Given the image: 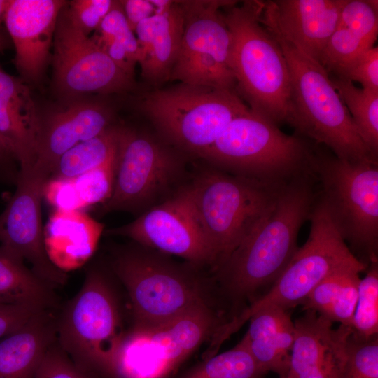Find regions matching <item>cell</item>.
Instances as JSON below:
<instances>
[{
  "label": "cell",
  "mask_w": 378,
  "mask_h": 378,
  "mask_svg": "<svg viewBox=\"0 0 378 378\" xmlns=\"http://www.w3.org/2000/svg\"><path fill=\"white\" fill-rule=\"evenodd\" d=\"M285 183L232 174L209 164L192 174L186 188L215 256L211 273L271 213Z\"/></svg>",
  "instance_id": "6"
},
{
  "label": "cell",
  "mask_w": 378,
  "mask_h": 378,
  "mask_svg": "<svg viewBox=\"0 0 378 378\" xmlns=\"http://www.w3.org/2000/svg\"><path fill=\"white\" fill-rule=\"evenodd\" d=\"M34 378H102L77 365L59 346L57 340L46 351Z\"/></svg>",
  "instance_id": "36"
},
{
  "label": "cell",
  "mask_w": 378,
  "mask_h": 378,
  "mask_svg": "<svg viewBox=\"0 0 378 378\" xmlns=\"http://www.w3.org/2000/svg\"><path fill=\"white\" fill-rule=\"evenodd\" d=\"M66 4L62 0H10L4 24L15 46V65L27 80L41 78Z\"/></svg>",
  "instance_id": "17"
},
{
  "label": "cell",
  "mask_w": 378,
  "mask_h": 378,
  "mask_svg": "<svg viewBox=\"0 0 378 378\" xmlns=\"http://www.w3.org/2000/svg\"><path fill=\"white\" fill-rule=\"evenodd\" d=\"M52 285L36 275L23 262L0 248V304L57 309Z\"/></svg>",
  "instance_id": "28"
},
{
  "label": "cell",
  "mask_w": 378,
  "mask_h": 378,
  "mask_svg": "<svg viewBox=\"0 0 378 378\" xmlns=\"http://www.w3.org/2000/svg\"><path fill=\"white\" fill-rule=\"evenodd\" d=\"M309 220V237L270 290L229 324L232 335L259 309L276 307L290 310L301 305L313 289L330 275L348 268L366 270L368 265L351 251L327 211L318 193Z\"/></svg>",
  "instance_id": "12"
},
{
  "label": "cell",
  "mask_w": 378,
  "mask_h": 378,
  "mask_svg": "<svg viewBox=\"0 0 378 378\" xmlns=\"http://www.w3.org/2000/svg\"><path fill=\"white\" fill-rule=\"evenodd\" d=\"M39 117L29 87L0 66V134L22 171L32 169L36 162Z\"/></svg>",
  "instance_id": "21"
},
{
  "label": "cell",
  "mask_w": 378,
  "mask_h": 378,
  "mask_svg": "<svg viewBox=\"0 0 378 378\" xmlns=\"http://www.w3.org/2000/svg\"><path fill=\"white\" fill-rule=\"evenodd\" d=\"M186 185L134 220L108 229L105 233L126 237L142 246L180 257L211 272L215 256Z\"/></svg>",
  "instance_id": "14"
},
{
  "label": "cell",
  "mask_w": 378,
  "mask_h": 378,
  "mask_svg": "<svg viewBox=\"0 0 378 378\" xmlns=\"http://www.w3.org/2000/svg\"><path fill=\"white\" fill-rule=\"evenodd\" d=\"M354 124L372 155L378 156V91L356 87L353 82L330 76Z\"/></svg>",
  "instance_id": "30"
},
{
  "label": "cell",
  "mask_w": 378,
  "mask_h": 378,
  "mask_svg": "<svg viewBox=\"0 0 378 378\" xmlns=\"http://www.w3.org/2000/svg\"><path fill=\"white\" fill-rule=\"evenodd\" d=\"M178 1L184 17V31L169 80L236 91L232 35L220 11L234 1Z\"/></svg>",
  "instance_id": "13"
},
{
  "label": "cell",
  "mask_w": 378,
  "mask_h": 378,
  "mask_svg": "<svg viewBox=\"0 0 378 378\" xmlns=\"http://www.w3.org/2000/svg\"><path fill=\"white\" fill-rule=\"evenodd\" d=\"M52 46L53 80L63 96L121 93L134 87L133 76L118 66L92 37L74 25L64 8L57 20Z\"/></svg>",
  "instance_id": "15"
},
{
  "label": "cell",
  "mask_w": 378,
  "mask_h": 378,
  "mask_svg": "<svg viewBox=\"0 0 378 378\" xmlns=\"http://www.w3.org/2000/svg\"><path fill=\"white\" fill-rule=\"evenodd\" d=\"M93 38L98 41H114L122 45L136 63L141 52L134 31L130 27L120 1H114L112 8L102 20Z\"/></svg>",
  "instance_id": "35"
},
{
  "label": "cell",
  "mask_w": 378,
  "mask_h": 378,
  "mask_svg": "<svg viewBox=\"0 0 378 378\" xmlns=\"http://www.w3.org/2000/svg\"><path fill=\"white\" fill-rule=\"evenodd\" d=\"M115 155L104 164L74 178L78 195L86 207L102 204L110 198L114 186Z\"/></svg>",
  "instance_id": "34"
},
{
  "label": "cell",
  "mask_w": 378,
  "mask_h": 378,
  "mask_svg": "<svg viewBox=\"0 0 378 378\" xmlns=\"http://www.w3.org/2000/svg\"><path fill=\"white\" fill-rule=\"evenodd\" d=\"M249 321L241 341L265 372L286 377L295 340V325L289 311L266 307L254 313Z\"/></svg>",
  "instance_id": "23"
},
{
  "label": "cell",
  "mask_w": 378,
  "mask_h": 378,
  "mask_svg": "<svg viewBox=\"0 0 378 378\" xmlns=\"http://www.w3.org/2000/svg\"><path fill=\"white\" fill-rule=\"evenodd\" d=\"M104 261L125 290L130 328L162 326L203 307L227 316L216 280L206 268L178 262L132 241L110 246Z\"/></svg>",
  "instance_id": "2"
},
{
  "label": "cell",
  "mask_w": 378,
  "mask_h": 378,
  "mask_svg": "<svg viewBox=\"0 0 378 378\" xmlns=\"http://www.w3.org/2000/svg\"><path fill=\"white\" fill-rule=\"evenodd\" d=\"M118 131L113 125L71 148L60 157L50 178H74L108 162L116 153Z\"/></svg>",
  "instance_id": "29"
},
{
  "label": "cell",
  "mask_w": 378,
  "mask_h": 378,
  "mask_svg": "<svg viewBox=\"0 0 378 378\" xmlns=\"http://www.w3.org/2000/svg\"><path fill=\"white\" fill-rule=\"evenodd\" d=\"M113 3L111 0H74L64 10L72 24L88 36L98 29Z\"/></svg>",
  "instance_id": "37"
},
{
  "label": "cell",
  "mask_w": 378,
  "mask_h": 378,
  "mask_svg": "<svg viewBox=\"0 0 378 378\" xmlns=\"http://www.w3.org/2000/svg\"><path fill=\"white\" fill-rule=\"evenodd\" d=\"M341 378H378V336L363 338L352 329Z\"/></svg>",
  "instance_id": "33"
},
{
  "label": "cell",
  "mask_w": 378,
  "mask_h": 378,
  "mask_svg": "<svg viewBox=\"0 0 378 378\" xmlns=\"http://www.w3.org/2000/svg\"><path fill=\"white\" fill-rule=\"evenodd\" d=\"M360 280L353 331L363 338L378 334V260L370 262Z\"/></svg>",
  "instance_id": "32"
},
{
  "label": "cell",
  "mask_w": 378,
  "mask_h": 378,
  "mask_svg": "<svg viewBox=\"0 0 378 378\" xmlns=\"http://www.w3.org/2000/svg\"><path fill=\"white\" fill-rule=\"evenodd\" d=\"M266 374L240 341L231 349L203 359L170 378H265Z\"/></svg>",
  "instance_id": "31"
},
{
  "label": "cell",
  "mask_w": 378,
  "mask_h": 378,
  "mask_svg": "<svg viewBox=\"0 0 378 378\" xmlns=\"http://www.w3.org/2000/svg\"><path fill=\"white\" fill-rule=\"evenodd\" d=\"M141 108L167 141L199 158L233 119L250 110L234 90L181 83L146 94Z\"/></svg>",
  "instance_id": "9"
},
{
  "label": "cell",
  "mask_w": 378,
  "mask_h": 378,
  "mask_svg": "<svg viewBox=\"0 0 378 378\" xmlns=\"http://www.w3.org/2000/svg\"><path fill=\"white\" fill-rule=\"evenodd\" d=\"M377 13V0H346L321 61L328 74L374 47L378 32Z\"/></svg>",
  "instance_id": "24"
},
{
  "label": "cell",
  "mask_w": 378,
  "mask_h": 378,
  "mask_svg": "<svg viewBox=\"0 0 378 378\" xmlns=\"http://www.w3.org/2000/svg\"><path fill=\"white\" fill-rule=\"evenodd\" d=\"M57 309L43 310L0 340V378H34L56 341Z\"/></svg>",
  "instance_id": "25"
},
{
  "label": "cell",
  "mask_w": 378,
  "mask_h": 378,
  "mask_svg": "<svg viewBox=\"0 0 378 378\" xmlns=\"http://www.w3.org/2000/svg\"><path fill=\"white\" fill-rule=\"evenodd\" d=\"M9 1L10 0H0V51H1L6 46L4 36L2 34V24L4 23L5 15Z\"/></svg>",
  "instance_id": "43"
},
{
  "label": "cell",
  "mask_w": 378,
  "mask_h": 378,
  "mask_svg": "<svg viewBox=\"0 0 378 378\" xmlns=\"http://www.w3.org/2000/svg\"><path fill=\"white\" fill-rule=\"evenodd\" d=\"M285 378H295V377H293L290 374L288 373V374L287 375V377H285Z\"/></svg>",
  "instance_id": "44"
},
{
  "label": "cell",
  "mask_w": 378,
  "mask_h": 378,
  "mask_svg": "<svg viewBox=\"0 0 378 378\" xmlns=\"http://www.w3.org/2000/svg\"><path fill=\"white\" fill-rule=\"evenodd\" d=\"M314 172L318 197L353 254L378 260V163L341 160L316 148Z\"/></svg>",
  "instance_id": "10"
},
{
  "label": "cell",
  "mask_w": 378,
  "mask_h": 378,
  "mask_svg": "<svg viewBox=\"0 0 378 378\" xmlns=\"http://www.w3.org/2000/svg\"><path fill=\"white\" fill-rule=\"evenodd\" d=\"M263 9L279 31L304 55L321 64L346 0H276Z\"/></svg>",
  "instance_id": "20"
},
{
  "label": "cell",
  "mask_w": 378,
  "mask_h": 378,
  "mask_svg": "<svg viewBox=\"0 0 378 378\" xmlns=\"http://www.w3.org/2000/svg\"><path fill=\"white\" fill-rule=\"evenodd\" d=\"M120 2L130 27L133 31L140 22L155 14V8L152 1L125 0Z\"/></svg>",
  "instance_id": "42"
},
{
  "label": "cell",
  "mask_w": 378,
  "mask_h": 378,
  "mask_svg": "<svg viewBox=\"0 0 378 378\" xmlns=\"http://www.w3.org/2000/svg\"><path fill=\"white\" fill-rule=\"evenodd\" d=\"M316 150L300 135L285 134L250 109L233 119L200 158L232 174L281 184L314 175Z\"/></svg>",
  "instance_id": "7"
},
{
  "label": "cell",
  "mask_w": 378,
  "mask_h": 378,
  "mask_svg": "<svg viewBox=\"0 0 378 378\" xmlns=\"http://www.w3.org/2000/svg\"><path fill=\"white\" fill-rule=\"evenodd\" d=\"M49 178L34 168L20 170L15 192L0 214V248L28 263L36 275L56 288L66 284L68 275L51 262L44 244L41 204Z\"/></svg>",
  "instance_id": "16"
},
{
  "label": "cell",
  "mask_w": 378,
  "mask_h": 378,
  "mask_svg": "<svg viewBox=\"0 0 378 378\" xmlns=\"http://www.w3.org/2000/svg\"><path fill=\"white\" fill-rule=\"evenodd\" d=\"M104 229L83 210H54L43 229L50 260L66 273L82 267L94 255Z\"/></svg>",
  "instance_id": "22"
},
{
  "label": "cell",
  "mask_w": 378,
  "mask_h": 378,
  "mask_svg": "<svg viewBox=\"0 0 378 378\" xmlns=\"http://www.w3.org/2000/svg\"><path fill=\"white\" fill-rule=\"evenodd\" d=\"M111 110L98 102L74 101L39 117L34 169L50 174L60 157L78 144L113 125Z\"/></svg>",
  "instance_id": "19"
},
{
  "label": "cell",
  "mask_w": 378,
  "mask_h": 378,
  "mask_svg": "<svg viewBox=\"0 0 378 378\" xmlns=\"http://www.w3.org/2000/svg\"><path fill=\"white\" fill-rule=\"evenodd\" d=\"M43 197L55 210H83L86 206L80 200L74 178H49L43 192Z\"/></svg>",
  "instance_id": "39"
},
{
  "label": "cell",
  "mask_w": 378,
  "mask_h": 378,
  "mask_svg": "<svg viewBox=\"0 0 378 378\" xmlns=\"http://www.w3.org/2000/svg\"><path fill=\"white\" fill-rule=\"evenodd\" d=\"M43 310L46 309L27 305L0 304V340L20 328Z\"/></svg>",
  "instance_id": "40"
},
{
  "label": "cell",
  "mask_w": 378,
  "mask_h": 378,
  "mask_svg": "<svg viewBox=\"0 0 378 378\" xmlns=\"http://www.w3.org/2000/svg\"><path fill=\"white\" fill-rule=\"evenodd\" d=\"M159 15L157 29L147 51L139 62L141 76L153 85L169 80L179 55L184 17L178 1Z\"/></svg>",
  "instance_id": "26"
},
{
  "label": "cell",
  "mask_w": 378,
  "mask_h": 378,
  "mask_svg": "<svg viewBox=\"0 0 378 378\" xmlns=\"http://www.w3.org/2000/svg\"><path fill=\"white\" fill-rule=\"evenodd\" d=\"M360 268L338 271L320 282L303 303V310H311L331 322L352 328L358 299Z\"/></svg>",
  "instance_id": "27"
},
{
  "label": "cell",
  "mask_w": 378,
  "mask_h": 378,
  "mask_svg": "<svg viewBox=\"0 0 378 378\" xmlns=\"http://www.w3.org/2000/svg\"><path fill=\"white\" fill-rule=\"evenodd\" d=\"M294 321L295 340L289 374L295 378H341L352 328L306 310Z\"/></svg>",
  "instance_id": "18"
},
{
  "label": "cell",
  "mask_w": 378,
  "mask_h": 378,
  "mask_svg": "<svg viewBox=\"0 0 378 378\" xmlns=\"http://www.w3.org/2000/svg\"><path fill=\"white\" fill-rule=\"evenodd\" d=\"M183 153L164 139L119 126L113 190L99 213L137 217L172 197L188 183Z\"/></svg>",
  "instance_id": "8"
},
{
  "label": "cell",
  "mask_w": 378,
  "mask_h": 378,
  "mask_svg": "<svg viewBox=\"0 0 378 378\" xmlns=\"http://www.w3.org/2000/svg\"><path fill=\"white\" fill-rule=\"evenodd\" d=\"M223 15L232 40L236 91L249 108L276 125H294L288 68L277 41L260 20L262 1H236Z\"/></svg>",
  "instance_id": "4"
},
{
  "label": "cell",
  "mask_w": 378,
  "mask_h": 378,
  "mask_svg": "<svg viewBox=\"0 0 378 378\" xmlns=\"http://www.w3.org/2000/svg\"><path fill=\"white\" fill-rule=\"evenodd\" d=\"M313 174L281 188L271 213L212 274L230 322L270 290L298 248V235L318 196Z\"/></svg>",
  "instance_id": "1"
},
{
  "label": "cell",
  "mask_w": 378,
  "mask_h": 378,
  "mask_svg": "<svg viewBox=\"0 0 378 378\" xmlns=\"http://www.w3.org/2000/svg\"><path fill=\"white\" fill-rule=\"evenodd\" d=\"M330 76L356 81L363 88L378 91V48L368 49Z\"/></svg>",
  "instance_id": "38"
},
{
  "label": "cell",
  "mask_w": 378,
  "mask_h": 378,
  "mask_svg": "<svg viewBox=\"0 0 378 378\" xmlns=\"http://www.w3.org/2000/svg\"><path fill=\"white\" fill-rule=\"evenodd\" d=\"M118 281L104 260L86 270L82 287L57 313L59 346L81 369L108 378L126 328Z\"/></svg>",
  "instance_id": "3"
},
{
  "label": "cell",
  "mask_w": 378,
  "mask_h": 378,
  "mask_svg": "<svg viewBox=\"0 0 378 378\" xmlns=\"http://www.w3.org/2000/svg\"><path fill=\"white\" fill-rule=\"evenodd\" d=\"M229 322L223 312L199 308L162 326L127 332L108 378H170Z\"/></svg>",
  "instance_id": "11"
},
{
  "label": "cell",
  "mask_w": 378,
  "mask_h": 378,
  "mask_svg": "<svg viewBox=\"0 0 378 378\" xmlns=\"http://www.w3.org/2000/svg\"><path fill=\"white\" fill-rule=\"evenodd\" d=\"M260 20L279 45L288 68L293 127L298 133L323 144L341 160L377 162L323 66L284 36L263 9Z\"/></svg>",
  "instance_id": "5"
},
{
  "label": "cell",
  "mask_w": 378,
  "mask_h": 378,
  "mask_svg": "<svg viewBox=\"0 0 378 378\" xmlns=\"http://www.w3.org/2000/svg\"><path fill=\"white\" fill-rule=\"evenodd\" d=\"M20 170L17 156L0 134V182L16 186Z\"/></svg>",
  "instance_id": "41"
}]
</instances>
